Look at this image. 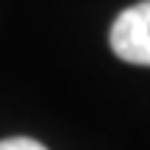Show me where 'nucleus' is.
Instances as JSON below:
<instances>
[{"instance_id": "1", "label": "nucleus", "mask_w": 150, "mask_h": 150, "mask_svg": "<svg viewBox=\"0 0 150 150\" xmlns=\"http://www.w3.org/2000/svg\"><path fill=\"white\" fill-rule=\"evenodd\" d=\"M111 50L128 64L150 67V0L120 11L108 33Z\"/></svg>"}, {"instance_id": "2", "label": "nucleus", "mask_w": 150, "mask_h": 150, "mask_svg": "<svg viewBox=\"0 0 150 150\" xmlns=\"http://www.w3.org/2000/svg\"><path fill=\"white\" fill-rule=\"evenodd\" d=\"M0 150H47V147L36 139H28V136H11V139L0 142Z\"/></svg>"}]
</instances>
